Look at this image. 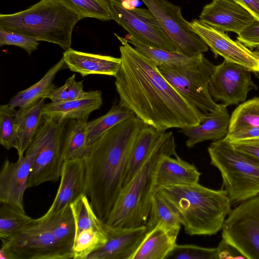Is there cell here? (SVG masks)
<instances>
[{"label":"cell","mask_w":259,"mask_h":259,"mask_svg":"<svg viewBox=\"0 0 259 259\" xmlns=\"http://www.w3.org/2000/svg\"><path fill=\"white\" fill-rule=\"evenodd\" d=\"M208 87L213 100L227 107L244 102L248 93L257 88L252 80L250 70L225 59L215 66Z\"/></svg>","instance_id":"obj_13"},{"label":"cell","mask_w":259,"mask_h":259,"mask_svg":"<svg viewBox=\"0 0 259 259\" xmlns=\"http://www.w3.org/2000/svg\"><path fill=\"white\" fill-rule=\"evenodd\" d=\"M138 2V0H121L122 6L127 10L136 8Z\"/></svg>","instance_id":"obj_46"},{"label":"cell","mask_w":259,"mask_h":259,"mask_svg":"<svg viewBox=\"0 0 259 259\" xmlns=\"http://www.w3.org/2000/svg\"><path fill=\"white\" fill-rule=\"evenodd\" d=\"M216 248L177 244L166 259H217Z\"/></svg>","instance_id":"obj_39"},{"label":"cell","mask_w":259,"mask_h":259,"mask_svg":"<svg viewBox=\"0 0 259 259\" xmlns=\"http://www.w3.org/2000/svg\"><path fill=\"white\" fill-rule=\"evenodd\" d=\"M0 237L2 240L10 238L30 224L34 219L19 208L1 203Z\"/></svg>","instance_id":"obj_33"},{"label":"cell","mask_w":259,"mask_h":259,"mask_svg":"<svg viewBox=\"0 0 259 259\" xmlns=\"http://www.w3.org/2000/svg\"><path fill=\"white\" fill-rule=\"evenodd\" d=\"M125 38L137 50L152 60L158 67H190L197 64L204 56L203 53L187 56L177 52L153 47L140 41L128 34Z\"/></svg>","instance_id":"obj_26"},{"label":"cell","mask_w":259,"mask_h":259,"mask_svg":"<svg viewBox=\"0 0 259 259\" xmlns=\"http://www.w3.org/2000/svg\"><path fill=\"white\" fill-rule=\"evenodd\" d=\"M171 229H181L179 214L172 205L158 191L153 195L149 218L146 225L147 232L158 225Z\"/></svg>","instance_id":"obj_30"},{"label":"cell","mask_w":259,"mask_h":259,"mask_svg":"<svg viewBox=\"0 0 259 259\" xmlns=\"http://www.w3.org/2000/svg\"><path fill=\"white\" fill-rule=\"evenodd\" d=\"M174 134L165 132L142 166L119 191L104 223L105 229L146 226L154 189V177L159 160L163 155L177 156Z\"/></svg>","instance_id":"obj_3"},{"label":"cell","mask_w":259,"mask_h":259,"mask_svg":"<svg viewBox=\"0 0 259 259\" xmlns=\"http://www.w3.org/2000/svg\"><path fill=\"white\" fill-rule=\"evenodd\" d=\"M60 185L50 207L42 215L47 217L70 205L79 196L85 194L84 158L64 162Z\"/></svg>","instance_id":"obj_17"},{"label":"cell","mask_w":259,"mask_h":259,"mask_svg":"<svg viewBox=\"0 0 259 259\" xmlns=\"http://www.w3.org/2000/svg\"><path fill=\"white\" fill-rule=\"evenodd\" d=\"M109 2L112 19L129 35L148 46L177 52L174 44L148 9L136 8L127 10L122 6L121 0Z\"/></svg>","instance_id":"obj_12"},{"label":"cell","mask_w":259,"mask_h":259,"mask_svg":"<svg viewBox=\"0 0 259 259\" xmlns=\"http://www.w3.org/2000/svg\"><path fill=\"white\" fill-rule=\"evenodd\" d=\"M247 9L259 19V0H234Z\"/></svg>","instance_id":"obj_45"},{"label":"cell","mask_w":259,"mask_h":259,"mask_svg":"<svg viewBox=\"0 0 259 259\" xmlns=\"http://www.w3.org/2000/svg\"><path fill=\"white\" fill-rule=\"evenodd\" d=\"M37 219L51 232L60 245L73 255L76 226L70 205L51 215L41 216Z\"/></svg>","instance_id":"obj_27"},{"label":"cell","mask_w":259,"mask_h":259,"mask_svg":"<svg viewBox=\"0 0 259 259\" xmlns=\"http://www.w3.org/2000/svg\"><path fill=\"white\" fill-rule=\"evenodd\" d=\"M152 13L174 44L177 52L187 56L205 53L209 47L183 17L181 8L167 0H141Z\"/></svg>","instance_id":"obj_11"},{"label":"cell","mask_w":259,"mask_h":259,"mask_svg":"<svg viewBox=\"0 0 259 259\" xmlns=\"http://www.w3.org/2000/svg\"><path fill=\"white\" fill-rule=\"evenodd\" d=\"M134 115L133 111L119 103H114L105 114L87 122V139L89 145L90 146L110 128Z\"/></svg>","instance_id":"obj_31"},{"label":"cell","mask_w":259,"mask_h":259,"mask_svg":"<svg viewBox=\"0 0 259 259\" xmlns=\"http://www.w3.org/2000/svg\"><path fill=\"white\" fill-rule=\"evenodd\" d=\"M70 205L75 220L76 235L90 228L105 229L103 222L96 214L86 194L79 196Z\"/></svg>","instance_id":"obj_35"},{"label":"cell","mask_w":259,"mask_h":259,"mask_svg":"<svg viewBox=\"0 0 259 259\" xmlns=\"http://www.w3.org/2000/svg\"><path fill=\"white\" fill-rule=\"evenodd\" d=\"M207 151L232 204L259 195V161L236 150L224 138L213 141Z\"/></svg>","instance_id":"obj_6"},{"label":"cell","mask_w":259,"mask_h":259,"mask_svg":"<svg viewBox=\"0 0 259 259\" xmlns=\"http://www.w3.org/2000/svg\"><path fill=\"white\" fill-rule=\"evenodd\" d=\"M180 231L157 225L147 232L132 259H166L177 244Z\"/></svg>","instance_id":"obj_23"},{"label":"cell","mask_w":259,"mask_h":259,"mask_svg":"<svg viewBox=\"0 0 259 259\" xmlns=\"http://www.w3.org/2000/svg\"><path fill=\"white\" fill-rule=\"evenodd\" d=\"M230 120L227 106L219 104L215 110L206 114L198 124L181 128V132L187 138L186 146L191 148L202 142L224 138L228 132Z\"/></svg>","instance_id":"obj_21"},{"label":"cell","mask_w":259,"mask_h":259,"mask_svg":"<svg viewBox=\"0 0 259 259\" xmlns=\"http://www.w3.org/2000/svg\"><path fill=\"white\" fill-rule=\"evenodd\" d=\"M65 66V62L62 58L38 81L28 88L18 92L11 99L8 104L14 108H23L32 105L41 98H44L55 87L53 83L55 77L58 72L64 69Z\"/></svg>","instance_id":"obj_28"},{"label":"cell","mask_w":259,"mask_h":259,"mask_svg":"<svg viewBox=\"0 0 259 259\" xmlns=\"http://www.w3.org/2000/svg\"><path fill=\"white\" fill-rule=\"evenodd\" d=\"M215 65L204 56L196 64L183 68L158 67L159 71L185 99L204 114L219 105L211 97L208 83Z\"/></svg>","instance_id":"obj_8"},{"label":"cell","mask_w":259,"mask_h":259,"mask_svg":"<svg viewBox=\"0 0 259 259\" xmlns=\"http://www.w3.org/2000/svg\"><path fill=\"white\" fill-rule=\"evenodd\" d=\"M145 124L136 115L121 122L92 144L84 158L85 194L103 223L123 186L132 147Z\"/></svg>","instance_id":"obj_2"},{"label":"cell","mask_w":259,"mask_h":259,"mask_svg":"<svg viewBox=\"0 0 259 259\" xmlns=\"http://www.w3.org/2000/svg\"><path fill=\"white\" fill-rule=\"evenodd\" d=\"M39 41L24 34L9 31L0 27V46L12 45L19 47L30 55L35 51Z\"/></svg>","instance_id":"obj_40"},{"label":"cell","mask_w":259,"mask_h":259,"mask_svg":"<svg viewBox=\"0 0 259 259\" xmlns=\"http://www.w3.org/2000/svg\"><path fill=\"white\" fill-rule=\"evenodd\" d=\"M62 58L68 68L82 77L91 74L115 76L121 64L120 58L80 52L70 48L64 51Z\"/></svg>","instance_id":"obj_19"},{"label":"cell","mask_w":259,"mask_h":259,"mask_svg":"<svg viewBox=\"0 0 259 259\" xmlns=\"http://www.w3.org/2000/svg\"><path fill=\"white\" fill-rule=\"evenodd\" d=\"M81 20L59 0H40L29 8L0 15V27L59 45L70 48L74 26Z\"/></svg>","instance_id":"obj_5"},{"label":"cell","mask_w":259,"mask_h":259,"mask_svg":"<svg viewBox=\"0 0 259 259\" xmlns=\"http://www.w3.org/2000/svg\"><path fill=\"white\" fill-rule=\"evenodd\" d=\"M222 239L247 259H259V195L231 210L222 228Z\"/></svg>","instance_id":"obj_10"},{"label":"cell","mask_w":259,"mask_h":259,"mask_svg":"<svg viewBox=\"0 0 259 259\" xmlns=\"http://www.w3.org/2000/svg\"><path fill=\"white\" fill-rule=\"evenodd\" d=\"M158 191L177 210L186 233L190 236L216 234L232 210L224 189L213 190L198 183Z\"/></svg>","instance_id":"obj_4"},{"label":"cell","mask_w":259,"mask_h":259,"mask_svg":"<svg viewBox=\"0 0 259 259\" xmlns=\"http://www.w3.org/2000/svg\"><path fill=\"white\" fill-rule=\"evenodd\" d=\"M75 14L102 21L112 19L109 0H59Z\"/></svg>","instance_id":"obj_34"},{"label":"cell","mask_w":259,"mask_h":259,"mask_svg":"<svg viewBox=\"0 0 259 259\" xmlns=\"http://www.w3.org/2000/svg\"><path fill=\"white\" fill-rule=\"evenodd\" d=\"M34 151L28 148L16 162L7 159L0 172V202L14 205L24 210L23 198L28 188Z\"/></svg>","instance_id":"obj_15"},{"label":"cell","mask_w":259,"mask_h":259,"mask_svg":"<svg viewBox=\"0 0 259 259\" xmlns=\"http://www.w3.org/2000/svg\"><path fill=\"white\" fill-rule=\"evenodd\" d=\"M254 56L257 58L259 61V50H256L254 51H252Z\"/></svg>","instance_id":"obj_47"},{"label":"cell","mask_w":259,"mask_h":259,"mask_svg":"<svg viewBox=\"0 0 259 259\" xmlns=\"http://www.w3.org/2000/svg\"><path fill=\"white\" fill-rule=\"evenodd\" d=\"M16 111L8 104L0 106V144L7 150L18 148L15 121Z\"/></svg>","instance_id":"obj_37"},{"label":"cell","mask_w":259,"mask_h":259,"mask_svg":"<svg viewBox=\"0 0 259 259\" xmlns=\"http://www.w3.org/2000/svg\"><path fill=\"white\" fill-rule=\"evenodd\" d=\"M201 173L196 167L178 156L163 155L159 160L154 177V189L199 183Z\"/></svg>","instance_id":"obj_20"},{"label":"cell","mask_w":259,"mask_h":259,"mask_svg":"<svg viewBox=\"0 0 259 259\" xmlns=\"http://www.w3.org/2000/svg\"><path fill=\"white\" fill-rule=\"evenodd\" d=\"M256 50H259V47L256 48Z\"/></svg>","instance_id":"obj_48"},{"label":"cell","mask_w":259,"mask_h":259,"mask_svg":"<svg viewBox=\"0 0 259 259\" xmlns=\"http://www.w3.org/2000/svg\"><path fill=\"white\" fill-rule=\"evenodd\" d=\"M108 239L105 229L90 228L80 231L75 235L72 247L73 259H87L103 246Z\"/></svg>","instance_id":"obj_32"},{"label":"cell","mask_w":259,"mask_h":259,"mask_svg":"<svg viewBox=\"0 0 259 259\" xmlns=\"http://www.w3.org/2000/svg\"><path fill=\"white\" fill-rule=\"evenodd\" d=\"M2 247L11 259H71V253L58 242L37 219L10 238L2 240Z\"/></svg>","instance_id":"obj_9"},{"label":"cell","mask_w":259,"mask_h":259,"mask_svg":"<svg viewBox=\"0 0 259 259\" xmlns=\"http://www.w3.org/2000/svg\"><path fill=\"white\" fill-rule=\"evenodd\" d=\"M193 30L215 55L225 60L246 67L251 72L259 73V61L253 52L242 44L232 40L224 32L220 31L200 20L190 22Z\"/></svg>","instance_id":"obj_14"},{"label":"cell","mask_w":259,"mask_h":259,"mask_svg":"<svg viewBox=\"0 0 259 259\" xmlns=\"http://www.w3.org/2000/svg\"><path fill=\"white\" fill-rule=\"evenodd\" d=\"M89 93L83 90L82 81H76L73 74L65 80L62 86L55 87L44 98L49 99L52 103H58L84 97Z\"/></svg>","instance_id":"obj_38"},{"label":"cell","mask_w":259,"mask_h":259,"mask_svg":"<svg viewBox=\"0 0 259 259\" xmlns=\"http://www.w3.org/2000/svg\"><path fill=\"white\" fill-rule=\"evenodd\" d=\"M259 126V97L240 104L230 116L228 133L241 129Z\"/></svg>","instance_id":"obj_36"},{"label":"cell","mask_w":259,"mask_h":259,"mask_svg":"<svg viewBox=\"0 0 259 259\" xmlns=\"http://www.w3.org/2000/svg\"><path fill=\"white\" fill-rule=\"evenodd\" d=\"M105 230L107 242L87 259H132L147 233L146 226Z\"/></svg>","instance_id":"obj_18"},{"label":"cell","mask_w":259,"mask_h":259,"mask_svg":"<svg viewBox=\"0 0 259 259\" xmlns=\"http://www.w3.org/2000/svg\"><path fill=\"white\" fill-rule=\"evenodd\" d=\"M247 9L234 0H212L204 6L199 20L220 31L238 35L255 19Z\"/></svg>","instance_id":"obj_16"},{"label":"cell","mask_w":259,"mask_h":259,"mask_svg":"<svg viewBox=\"0 0 259 259\" xmlns=\"http://www.w3.org/2000/svg\"><path fill=\"white\" fill-rule=\"evenodd\" d=\"M165 132L159 131L146 124L143 127L132 147L123 186L131 181L142 166Z\"/></svg>","instance_id":"obj_25"},{"label":"cell","mask_w":259,"mask_h":259,"mask_svg":"<svg viewBox=\"0 0 259 259\" xmlns=\"http://www.w3.org/2000/svg\"><path fill=\"white\" fill-rule=\"evenodd\" d=\"M237 40L248 48L259 47V19H255L237 37Z\"/></svg>","instance_id":"obj_41"},{"label":"cell","mask_w":259,"mask_h":259,"mask_svg":"<svg viewBox=\"0 0 259 259\" xmlns=\"http://www.w3.org/2000/svg\"><path fill=\"white\" fill-rule=\"evenodd\" d=\"M102 104L101 92L90 91L87 96L80 99L62 103L45 104L42 115L59 122L72 119L87 122L90 114L99 109Z\"/></svg>","instance_id":"obj_22"},{"label":"cell","mask_w":259,"mask_h":259,"mask_svg":"<svg viewBox=\"0 0 259 259\" xmlns=\"http://www.w3.org/2000/svg\"><path fill=\"white\" fill-rule=\"evenodd\" d=\"M114 34L121 44V67L114 76L119 103L159 131L198 124L206 114L180 95L152 60Z\"/></svg>","instance_id":"obj_1"},{"label":"cell","mask_w":259,"mask_h":259,"mask_svg":"<svg viewBox=\"0 0 259 259\" xmlns=\"http://www.w3.org/2000/svg\"><path fill=\"white\" fill-rule=\"evenodd\" d=\"M230 143L236 150L259 161V138Z\"/></svg>","instance_id":"obj_42"},{"label":"cell","mask_w":259,"mask_h":259,"mask_svg":"<svg viewBox=\"0 0 259 259\" xmlns=\"http://www.w3.org/2000/svg\"><path fill=\"white\" fill-rule=\"evenodd\" d=\"M67 121L59 122L43 117L28 147L34 151L28 188L47 182H56L60 178L64 162L62 146Z\"/></svg>","instance_id":"obj_7"},{"label":"cell","mask_w":259,"mask_h":259,"mask_svg":"<svg viewBox=\"0 0 259 259\" xmlns=\"http://www.w3.org/2000/svg\"><path fill=\"white\" fill-rule=\"evenodd\" d=\"M259 138V126L248 127L228 133L224 139L229 143Z\"/></svg>","instance_id":"obj_43"},{"label":"cell","mask_w":259,"mask_h":259,"mask_svg":"<svg viewBox=\"0 0 259 259\" xmlns=\"http://www.w3.org/2000/svg\"><path fill=\"white\" fill-rule=\"evenodd\" d=\"M87 122L69 120L64 135L62 156L64 161L85 158L90 151L88 143Z\"/></svg>","instance_id":"obj_29"},{"label":"cell","mask_w":259,"mask_h":259,"mask_svg":"<svg viewBox=\"0 0 259 259\" xmlns=\"http://www.w3.org/2000/svg\"><path fill=\"white\" fill-rule=\"evenodd\" d=\"M45 101V98H41L28 107L16 111L15 121L18 137V157L24 155L39 128L44 117Z\"/></svg>","instance_id":"obj_24"},{"label":"cell","mask_w":259,"mask_h":259,"mask_svg":"<svg viewBox=\"0 0 259 259\" xmlns=\"http://www.w3.org/2000/svg\"><path fill=\"white\" fill-rule=\"evenodd\" d=\"M216 249L217 259L246 258L236 247L223 239L219 242Z\"/></svg>","instance_id":"obj_44"}]
</instances>
